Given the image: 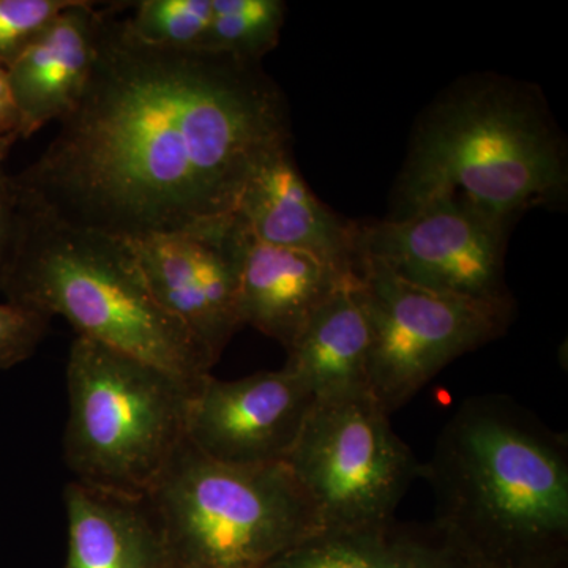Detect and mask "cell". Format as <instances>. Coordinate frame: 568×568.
<instances>
[{"label":"cell","mask_w":568,"mask_h":568,"mask_svg":"<svg viewBox=\"0 0 568 568\" xmlns=\"http://www.w3.org/2000/svg\"><path fill=\"white\" fill-rule=\"evenodd\" d=\"M286 351L284 368L315 402L369 392L373 334L357 280L328 295Z\"/></svg>","instance_id":"2e32d148"},{"label":"cell","mask_w":568,"mask_h":568,"mask_svg":"<svg viewBox=\"0 0 568 568\" xmlns=\"http://www.w3.org/2000/svg\"><path fill=\"white\" fill-rule=\"evenodd\" d=\"M358 293L372 324L369 392L388 416L409 403L447 365L506 334L515 304L440 293L361 256Z\"/></svg>","instance_id":"ba28073f"},{"label":"cell","mask_w":568,"mask_h":568,"mask_svg":"<svg viewBox=\"0 0 568 568\" xmlns=\"http://www.w3.org/2000/svg\"><path fill=\"white\" fill-rule=\"evenodd\" d=\"M286 18L282 0H212L201 51L239 62L261 63L276 44Z\"/></svg>","instance_id":"ac0fdd59"},{"label":"cell","mask_w":568,"mask_h":568,"mask_svg":"<svg viewBox=\"0 0 568 568\" xmlns=\"http://www.w3.org/2000/svg\"><path fill=\"white\" fill-rule=\"evenodd\" d=\"M21 196V226L0 293L10 304L61 316L78 336L186 381L212 362L156 301L129 239L62 222Z\"/></svg>","instance_id":"277c9868"},{"label":"cell","mask_w":568,"mask_h":568,"mask_svg":"<svg viewBox=\"0 0 568 568\" xmlns=\"http://www.w3.org/2000/svg\"><path fill=\"white\" fill-rule=\"evenodd\" d=\"M567 183L566 145L537 89L473 78L418 122L392 219L448 200L511 226L529 209L560 203Z\"/></svg>","instance_id":"3957f363"},{"label":"cell","mask_w":568,"mask_h":568,"mask_svg":"<svg viewBox=\"0 0 568 568\" xmlns=\"http://www.w3.org/2000/svg\"><path fill=\"white\" fill-rule=\"evenodd\" d=\"M21 138V115L11 91L9 69L0 63V140Z\"/></svg>","instance_id":"603a6c76"},{"label":"cell","mask_w":568,"mask_h":568,"mask_svg":"<svg viewBox=\"0 0 568 568\" xmlns=\"http://www.w3.org/2000/svg\"><path fill=\"white\" fill-rule=\"evenodd\" d=\"M50 321L24 306L0 304V372L28 361L36 353Z\"/></svg>","instance_id":"44dd1931"},{"label":"cell","mask_w":568,"mask_h":568,"mask_svg":"<svg viewBox=\"0 0 568 568\" xmlns=\"http://www.w3.org/2000/svg\"><path fill=\"white\" fill-rule=\"evenodd\" d=\"M353 278L315 254L264 244L248 234L241 275L242 323L287 349L325 298Z\"/></svg>","instance_id":"5bb4252c"},{"label":"cell","mask_w":568,"mask_h":568,"mask_svg":"<svg viewBox=\"0 0 568 568\" xmlns=\"http://www.w3.org/2000/svg\"><path fill=\"white\" fill-rule=\"evenodd\" d=\"M508 230L455 201H435L403 219L357 224V252L429 290L514 304L504 271Z\"/></svg>","instance_id":"9c48e42d"},{"label":"cell","mask_w":568,"mask_h":568,"mask_svg":"<svg viewBox=\"0 0 568 568\" xmlns=\"http://www.w3.org/2000/svg\"><path fill=\"white\" fill-rule=\"evenodd\" d=\"M0 156V290L6 282L21 226V196L14 175L7 173Z\"/></svg>","instance_id":"7402d4cb"},{"label":"cell","mask_w":568,"mask_h":568,"mask_svg":"<svg viewBox=\"0 0 568 568\" xmlns=\"http://www.w3.org/2000/svg\"><path fill=\"white\" fill-rule=\"evenodd\" d=\"M234 212L256 241L315 254L355 276L357 224L343 222L317 201L290 148L272 153L254 171Z\"/></svg>","instance_id":"7c38bea8"},{"label":"cell","mask_w":568,"mask_h":568,"mask_svg":"<svg viewBox=\"0 0 568 568\" xmlns=\"http://www.w3.org/2000/svg\"><path fill=\"white\" fill-rule=\"evenodd\" d=\"M200 381L77 336L67 361L63 436L74 480L148 495L185 443L190 399Z\"/></svg>","instance_id":"8992f818"},{"label":"cell","mask_w":568,"mask_h":568,"mask_svg":"<svg viewBox=\"0 0 568 568\" xmlns=\"http://www.w3.org/2000/svg\"><path fill=\"white\" fill-rule=\"evenodd\" d=\"M436 534L462 568H568V439L507 395L470 396L424 477Z\"/></svg>","instance_id":"7a4b0ae2"},{"label":"cell","mask_w":568,"mask_h":568,"mask_svg":"<svg viewBox=\"0 0 568 568\" xmlns=\"http://www.w3.org/2000/svg\"><path fill=\"white\" fill-rule=\"evenodd\" d=\"M65 568H171L148 497L71 480L65 487Z\"/></svg>","instance_id":"9a60e30c"},{"label":"cell","mask_w":568,"mask_h":568,"mask_svg":"<svg viewBox=\"0 0 568 568\" xmlns=\"http://www.w3.org/2000/svg\"><path fill=\"white\" fill-rule=\"evenodd\" d=\"M77 0H0V63L10 69Z\"/></svg>","instance_id":"ffe728a7"},{"label":"cell","mask_w":568,"mask_h":568,"mask_svg":"<svg viewBox=\"0 0 568 568\" xmlns=\"http://www.w3.org/2000/svg\"><path fill=\"white\" fill-rule=\"evenodd\" d=\"M145 497L171 568H264L323 529L284 463L224 465L186 439Z\"/></svg>","instance_id":"5b68a950"},{"label":"cell","mask_w":568,"mask_h":568,"mask_svg":"<svg viewBox=\"0 0 568 568\" xmlns=\"http://www.w3.org/2000/svg\"><path fill=\"white\" fill-rule=\"evenodd\" d=\"M313 405L315 396L284 366L234 381L207 375L190 399L186 440L224 465H282Z\"/></svg>","instance_id":"8fae6325"},{"label":"cell","mask_w":568,"mask_h":568,"mask_svg":"<svg viewBox=\"0 0 568 568\" xmlns=\"http://www.w3.org/2000/svg\"><path fill=\"white\" fill-rule=\"evenodd\" d=\"M246 237L244 224L233 212L132 241L156 301L213 365L244 327L241 275Z\"/></svg>","instance_id":"30bf717a"},{"label":"cell","mask_w":568,"mask_h":568,"mask_svg":"<svg viewBox=\"0 0 568 568\" xmlns=\"http://www.w3.org/2000/svg\"><path fill=\"white\" fill-rule=\"evenodd\" d=\"M36 162L22 197L115 237L174 233L235 211L254 171L290 148L278 85L261 63L144 47L102 9L80 104Z\"/></svg>","instance_id":"6da1fadb"},{"label":"cell","mask_w":568,"mask_h":568,"mask_svg":"<svg viewBox=\"0 0 568 568\" xmlns=\"http://www.w3.org/2000/svg\"><path fill=\"white\" fill-rule=\"evenodd\" d=\"M100 20L95 2L77 0L10 67L21 138L62 122L80 104L95 65Z\"/></svg>","instance_id":"4fadbf2b"},{"label":"cell","mask_w":568,"mask_h":568,"mask_svg":"<svg viewBox=\"0 0 568 568\" xmlns=\"http://www.w3.org/2000/svg\"><path fill=\"white\" fill-rule=\"evenodd\" d=\"M284 465L312 497L323 529L392 521L424 477V463L368 390L315 402Z\"/></svg>","instance_id":"52a82bcc"},{"label":"cell","mask_w":568,"mask_h":568,"mask_svg":"<svg viewBox=\"0 0 568 568\" xmlns=\"http://www.w3.org/2000/svg\"><path fill=\"white\" fill-rule=\"evenodd\" d=\"M17 141V138H3V140H0V156H2V159H7L10 149L13 148V144Z\"/></svg>","instance_id":"cb8c5ba5"},{"label":"cell","mask_w":568,"mask_h":568,"mask_svg":"<svg viewBox=\"0 0 568 568\" xmlns=\"http://www.w3.org/2000/svg\"><path fill=\"white\" fill-rule=\"evenodd\" d=\"M125 32L144 47L163 51H201L212 17V0H141Z\"/></svg>","instance_id":"d6986e66"},{"label":"cell","mask_w":568,"mask_h":568,"mask_svg":"<svg viewBox=\"0 0 568 568\" xmlns=\"http://www.w3.org/2000/svg\"><path fill=\"white\" fill-rule=\"evenodd\" d=\"M264 568H462L436 534L392 519L361 528L321 529Z\"/></svg>","instance_id":"e0dca14e"}]
</instances>
